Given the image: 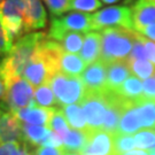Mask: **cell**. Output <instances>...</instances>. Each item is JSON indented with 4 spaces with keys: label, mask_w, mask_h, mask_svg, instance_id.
I'll use <instances>...</instances> for the list:
<instances>
[{
    "label": "cell",
    "mask_w": 155,
    "mask_h": 155,
    "mask_svg": "<svg viewBox=\"0 0 155 155\" xmlns=\"http://www.w3.org/2000/svg\"><path fill=\"white\" fill-rule=\"evenodd\" d=\"M46 37L45 32H31L22 36L14 43L11 52L0 61V75L5 83L22 76L24 68Z\"/></svg>",
    "instance_id": "2"
},
{
    "label": "cell",
    "mask_w": 155,
    "mask_h": 155,
    "mask_svg": "<svg viewBox=\"0 0 155 155\" xmlns=\"http://www.w3.org/2000/svg\"><path fill=\"white\" fill-rule=\"evenodd\" d=\"M141 130H155V100L143 98L136 102Z\"/></svg>",
    "instance_id": "19"
},
{
    "label": "cell",
    "mask_w": 155,
    "mask_h": 155,
    "mask_svg": "<svg viewBox=\"0 0 155 155\" xmlns=\"http://www.w3.org/2000/svg\"><path fill=\"white\" fill-rule=\"evenodd\" d=\"M90 133L76 129H70L69 132L63 137V148L66 152L83 153L84 148L89 143Z\"/></svg>",
    "instance_id": "23"
},
{
    "label": "cell",
    "mask_w": 155,
    "mask_h": 155,
    "mask_svg": "<svg viewBox=\"0 0 155 155\" xmlns=\"http://www.w3.org/2000/svg\"><path fill=\"white\" fill-rule=\"evenodd\" d=\"M83 155H90V154H83Z\"/></svg>",
    "instance_id": "50"
},
{
    "label": "cell",
    "mask_w": 155,
    "mask_h": 155,
    "mask_svg": "<svg viewBox=\"0 0 155 155\" xmlns=\"http://www.w3.org/2000/svg\"><path fill=\"white\" fill-rule=\"evenodd\" d=\"M84 38H85V35L81 32H68L63 35L61 38L58 40V43L61 44L66 52L77 54L82 50Z\"/></svg>",
    "instance_id": "27"
},
{
    "label": "cell",
    "mask_w": 155,
    "mask_h": 155,
    "mask_svg": "<svg viewBox=\"0 0 155 155\" xmlns=\"http://www.w3.org/2000/svg\"><path fill=\"white\" fill-rule=\"evenodd\" d=\"M79 55L87 66L99 60L101 55V33L98 31H90L85 33Z\"/></svg>",
    "instance_id": "17"
},
{
    "label": "cell",
    "mask_w": 155,
    "mask_h": 155,
    "mask_svg": "<svg viewBox=\"0 0 155 155\" xmlns=\"http://www.w3.org/2000/svg\"><path fill=\"white\" fill-rule=\"evenodd\" d=\"M33 104L38 107L44 108H54L58 105L55 94L51 87L50 83L40 85L33 92Z\"/></svg>",
    "instance_id": "25"
},
{
    "label": "cell",
    "mask_w": 155,
    "mask_h": 155,
    "mask_svg": "<svg viewBox=\"0 0 155 155\" xmlns=\"http://www.w3.org/2000/svg\"><path fill=\"white\" fill-rule=\"evenodd\" d=\"M66 153L64 148H55V147H45L39 146L37 147L33 154L35 155H63Z\"/></svg>",
    "instance_id": "38"
},
{
    "label": "cell",
    "mask_w": 155,
    "mask_h": 155,
    "mask_svg": "<svg viewBox=\"0 0 155 155\" xmlns=\"http://www.w3.org/2000/svg\"><path fill=\"white\" fill-rule=\"evenodd\" d=\"M127 60H148L145 46L143 44V41H141V39H140V35L138 32H136L132 51H131Z\"/></svg>",
    "instance_id": "33"
},
{
    "label": "cell",
    "mask_w": 155,
    "mask_h": 155,
    "mask_svg": "<svg viewBox=\"0 0 155 155\" xmlns=\"http://www.w3.org/2000/svg\"><path fill=\"white\" fill-rule=\"evenodd\" d=\"M133 136L136 140V147L138 150L155 152V130L144 129Z\"/></svg>",
    "instance_id": "29"
},
{
    "label": "cell",
    "mask_w": 155,
    "mask_h": 155,
    "mask_svg": "<svg viewBox=\"0 0 155 155\" xmlns=\"http://www.w3.org/2000/svg\"><path fill=\"white\" fill-rule=\"evenodd\" d=\"M13 45H14V41L9 38L6 29L4 28L2 23L0 21V58L4 59L11 52Z\"/></svg>",
    "instance_id": "34"
},
{
    "label": "cell",
    "mask_w": 155,
    "mask_h": 155,
    "mask_svg": "<svg viewBox=\"0 0 155 155\" xmlns=\"http://www.w3.org/2000/svg\"><path fill=\"white\" fill-rule=\"evenodd\" d=\"M50 129L52 131L56 132L59 136H61L62 139L66 136L67 133L69 132V124L67 122V118L63 114L62 108H54V111L52 114L50 121Z\"/></svg>",
    "instance_id": "28"
},
{
    "label": "cell",
    "mask_w": 155,
    "mask_h": 155,
    "mask_svg": "<svg viewBox=\"0 0 155 155\" xmlns=\"http://www.w3.org/2000/svg\"><path fill=\"white\" fill-rule=\"evenodd\" d=\"M17 141H12V143H6L0 146V155H12L14 145Z\"/></svg>",
    "instance_id": "40"
},
{
    "label": "cell",
    "mask_w": 155,
    "mask_h": 155,
    "mask_svg": "<svg viewBox=\"0 0 155 155\" xmlns=\"http://www.w3.org/2000/svg\"><path fill=\"white\" fill-rule=\"evenodd\" d=\"M5 94H6V86H5V82H4V79L1 77V75H0V99L2 100L5 98Z\"/></svg>",
    "instance_id": "42"
},
{
    "label": "cell",
    "mask_w": 155,
    "mask_h": 155,
    "mask_svg": "<svg viewBox=\"0 0 155 155\" xmlns=\"http://www.w3.org/2000/svg\"><path fill=\"white\" fill-rule=\"evenodd\" d=\"M23 130V143L31 145L33 147H39L45 141V139L51 133L50 127H41V125H33L22 122Z\"/></svg>",
    "instance_id": "22"
},
{
    "label": "cell",
    "mask_w": 155,
    "mask_h": 155,
    "mask_svg": "<svg viewBox=\"0 0 155 155\" xmlns=\"http://www.w3.org/2000/svg\"><path fill=\"white\" fill-rule=\"evenodd\" d=\"M0 21L14 41L24 33V1L23 0H4L0 4Z\"/></svg>",
    "instance_id": "9"
},
{
    "label": "cell",
    "mask_w": 155,
    "mask_h": 155,
    "mask_svg": "<svg viewBox=\"0 0 155 155\" xmlns=\"http://www.w3.org/2000/svg\"><path fill=\"white\" fill-rule=\"evenodd\" d=\"M50 85L58 100V105L79 104L86 94V89L81 76H69L59 71L51 78Z\"/></svg>",
    "instance_id": "4"
},
{
    "label": "cell",
    "mask_w": 155,
    "mask_h": 155,
    "mask_svg": "<svg viewBox=\"0 0 155 155\" xmlns=\"http://www.w3.org/2000/svg\"><path fill=\"white\" fill-rule=\"evenodd\" d=\"M23 143L22 122L0 105V143Z\"/></svg>",
    "instance_id": "10"
},
{
    "label": "cell",
    "mask_w": 155,
    "mask_h": 155,
    "mask_svg": "<svg viewBox=\"0 0 155 155\" xmlns=\"http://www.w3.org/2000/svg\"><path fill=\"white\" fill-rule=\"evenodd\" d=\"M63 155H83V153H78V152H66Z\"/></svg>",
    "instance_id": "44"
},
{
    "label": "cell",
    "mask_w": 155,
    "mask_h": 155,
    "mask_svg": "<svg viewBox=\"0 0 155 155\" xmlns=\"http://www.w3.org/2000/svg\"><path fill=\"white\" fill-rule=\"evenodd\" d=\"M0 144H1V143H0ZM0 146H1V145H0Z\"/></svg>",
    "instance_id": "51"
},
{
    "label": "cell",
    "mask_w": 155,
    "mask_h": 155,
    "mask_svg": "<svg viewBox=\"0 0 155 155\" xmlns=\"http://www.w3.org/2000/svg\"><path fill=\"white\" fill-rule=\"evenodd\" d=\"M25 155H33V154H31V153H27Z\"/></svg>",
    "instance_id": "48"
},
{
    "label": "cell",
    "mask_w": 155,
    "mask_h": 155,
    "mask_svg": "<svg viewBox=\"0 0 155 155\" xmlns=\"http://www.w3.org/2000/svg\"><path fill=\"white\" fill-rule=\"evenodd\" d=\"M92 30L102 31L108 28H122L134 31L132 9L127 6H110L91 14Z\"/></svg>",
    "instance_id": "5"
},
{
    "label": "cell",
    "mask_w": 155,
    "mask_h": 155,
    "mask_svg": "<svg viewBox=\"0 0 155 155\" xmlns=\"http://www.w3.org/2000/svg\"><path fill=\"white\" fill-rule=\"evenodd\" d=\"M101 55L106 63L127 61L132 51L136 31L122 28H108L101 31Z\"/></svg>",
    "instance_id": "3"
},
{
    "label": "cell",
    "mask_w": 155,
    "mask_h": 155,
    "mask_svg": "<svg viewBox=\"0 0 155 155\" xmlns=\"http://www.w3.org/2000/svg\"><path fill=\"white\" fill-rule=\"evenodd\" d=\"M114 148L116 155L124 154L127 152L137 148L136 140L133 134H124V133H114Z\"/></svg>",
    "instance_id": "30"
},
{
    "label": "cell",
    "mask_w": 155,
    "mask_h": 155,
    "mask_svg": "<svg viewBox=\"0 0 155 155\" xmlns=\"http://www.w3.org/2000/svg\"><path fill=\"white\" fill-rule=\"evenodd\" d=\"M140 35V33H139ZM140 39L143 41V44L145 46V50H146V54H147V59L150 60L153 64L155 66V43L152 41L150 39H147L146 37L140 35Z\"/></svg>",
    "instance_id": "37"
},
{
    "label": "cell",
    "mask_w": 155,
    "mask_h": 155,
    "mask_svg": "<svg viewBox=\"0 0 155 155\" xmlns=\"http://www.w3.org/2000/svg\"><path fill=\"white\" fill-rule=\"evenodd\" d=\"M47 6L52 17L61 16L66 12H69L70 0H43Z\"/></svg>",
    "instance_id": "32"
},
{
    "label": "cell",
    "mask_w": 155,
    "mask_h": 155,
    "mask_svg": "<svg viewBox=\"0 0 155 155\" xmlns=\"http://www.w3.org/2000/svg\"><path fill=\"white\" fill-rule=\"evenodd\" d=\"M138 33H140L141 36H144V37H146L147 39H150V40H152V41L155 43V23L152 24V25L146 27V28L143 29L141 31H139Z\"/></svg>",
    "instance_id": "39"
},
{
    "label": "cell",
    "mask_w": 155,
    "mask_h": 155,
    "mask_svg": "<svg viewBox=\"0 0 155 155\" xmlns=\"http://www.w3.org/2000/svg\"><path fill=\"white\" fill-rule=\"evenodd\" d=\"M6 94L0 105L5 109L15 111L22 108L35 106L33 104V86L25 78L15 77L5 83Z\"/></svg>",
    "instance_id": "7"
},
{
    "label": "cell",
    "mask_w": 155,
    "mask_h": 155,
    "mask_svg": "<svg viewBox=\"0 0 155 155\" xmlns=\"http://www.w3.org/2000/svg\"><path fill=\"white\" fill-rule=\"evenodd\" d=\"M54 108H44V107L32 106V107L22 108L12 113L23 123L50 127V121Z\"/></svg>",
    "instance_id": "14"
},
{
    "label": "cell",
    "mask_w": 155,
    "mask_h": 155,
    "mask_svg": "<svg viewBox=\"0 0 155 155\" xmlns=\"http://www.w3.org/2000/svg\"><path fill=\"white\" fill-rule=\"evenodd\" d=\"M133 76L139 79H147L155 76V66L150 60H127Z\"/></svg>",
    "instance_id": "26"
},
{
    "label": "cell",
    "mask_w": 155,
    "mask_h": 155,
    "mask_svg": "<svg viewBox=\"0 0 155 155\" xmlns=\"http://www.w3.org/2000/svg\"><path fill=\"white\" fill-rule=\"evenodd\" d=\"M147 1H152V2H155V0H147Z\"/></svg>",
    "instance_id": "47"
},
{
    "label": "cell",
    "mask_w": 155,
    "mask_h": 155,
    "mask_svg": "<svg viewBox=\"0 0 155 155\" xmlns=\"http://www.w3.org/2000/svg\"><path fill=\"white\" fill-rule=\"evenodd\" d=\"M92 30V16L89 13L71 12L67 15L52 17L48 38L58 41L68 32L87 33Z\"/></svg>",
    "instance_id": "6"
},
{
    "label": "cell",
    "mask_w": 155,
    "mask_h": 155,
    "mask_svg": "<svg viewBox=\"0 0 155 155\" xmlns=\"http://www.w3.org/2000/svg\"><path fill=\"white\" fill-rule=\"evenodd\" d=\"M63 52L60 43L45 39L24 68L22 77L36 87L50 83L51 78L60 71V58Z\"/></svg>",
    "instance_id": "1"
},
{
    "label": "cell",
    "mask_w": 155,
    "mask_h": 155,
    "mask_svg": "<svg viewBox=\"0 0 155 155\" xmlns=\"http://www.w3.org/2000/svg\"><path fill=\"white\" fill-rule=\"evenodd\" d=\"M102 7V2L100 0H70L69 11L81 12V13H91L98 12Z\"/></svg>",
    "instance_id": "31"
},
{
    "label": "cell",
    "mask_w": 155,
    "mask_h": 155,
    "mask_svg": "<svg viewBox=\"0 0 155 155\" xmlns=\"http://www.w3.org/2000/svg\"><path fill=\"white\" fill-rule=\"evenodd\" d=\"M83 154L90 155H116L114 148V134L104 130H97L90 133L89 143Z\"/></svg>",
    "instance_id": "13"
},
{
    "label": "cell",
    "mask_w": 155,
    "mask_h": 155,
    "mask_svg": "<svg viewBox=\"0 0 155 155\" xmlns=\"http://www.w3.org/2000/svg\"><path fill=\"white\" fill-rule=\"evenodd\" d=\"M133 0H123V2L125 4V5H127V4H130V2H132Z\"/></svg>",
    "instance_id": "45"
},
{
    "label": "cell",
    "mask_w": 155,
    "mask_h": 155,
    "mask_svg": "<svg viewBox=\"0 0 155 155\" xmlns=\"http://www.w3.org/2000/svg\"><path fill=\"white\" fill-rule=\"evenodd\" d=\"M141 130L138 113L136 109V102H133L124 110L118 124L117 132L124 134H136Z\"/></svg>",
    "instance_id": "21"
},
{
    "label": "cell",
    "mask_w": 155,
    "mask_h": 155,
    "mask_svg": "<svg viewBox=\"0 0 155 155\" xmlns=\"http://www.w3.org/2000/svg\"><path fill=\"white\" fill-rule=\"evenodd\" d=\"M150 155H155V152H150Z\"/></svg>",
    "instance_id": "46"
},
{
    "label": "cell",
    "mask_w": 155,
    "mask_h": 155,
    "mask_svg": "<svg viewBox=\"0 0 155 155\" xmlns=\"http://www.w3.org/2000/svg\"><path fill=\"white\" fill-rule=\"evenodd\" d=\"M131 9L136 32H139L146 27L155 23V2L147 0H138Z\"/></svg>",
    "instance_id": "15"
},
{
    "label": "cell",
    "mask_w": 155,
    "mask_h": 155,
    "mask_svg": "<svg viewBox=\"0 0 155 155\" xmlns=\"http://www.w3.org/2000/svg\"><path fill=\"white\" fill-rule=\"evenodd\" d=\"M63 114L67 118V122L69 124V127L76 130H81V131H86L89 132V127L84 116L83 109L79 104H74V105H68L61 107Z\"/></svg>",
    "instance_id": "24"
},
{
    "label": "cell",
    "mask_w": 155,
    "mask_h": 155,
    "mask_svg": "<svg viewBox=\"0 0 155 155\" xmlns=\"http://www.w3.org/2000/svg\"><path fill=\"white\" fill-rule=\"evenodd\" d=\"M117 93L124 100L137 102L138 100L144 98V90H143V82L138 77L131 75L127 81L116 90L113 91Z\"/></svg>",
    "instance_id": "18"
},
{
    "label": "cell",
    "mask_w": 155,
    "mask_h": 155,
    "mask_svg": "<svg viewBox=\"0 0 155 155\" xmlns=\"http://www.w3.org/2000/svg\"><path fill=\"white\" fill-rule=\"evenodd\" d=\"M121 155H150V152L147 150H132L130 152H127L124 154Z\"/></svg>",
    "instance_id": "41"
},
{
    "label": "cell",
    "mask_w": 155,
    "mask_h": 155,
    "mask_svg": "<svg viewBox=\"0 0 155 155\" xmlns=\"http://www.w3.org/2000/svg\"><path fill=\"white\" fill-rule=\"evenodd\" d=\"M24 1V33L45 28L47 14L41 0H23Z\"/></svg>",
    "instance_id": "12"
},
{
    "label": "cell",
    "mask_w": 155,
    "mask_h": 155,
    "mask_svg": "<svg viewBox=\"0 0 155 155\" xmlns=\"http://www.w3.org/2000/svg\"><path fill=\"white\" fill-rule=\"evenodd\" d=\"M87 64L84 62L81 55L63 52L60 58V71L69 76H81L86 69Z\"/></svg>",
    "instance_id": "20"
},
{
    "label": "cell",
    "mask_w": 155,
    "mask_h": 155,
    "mask_svg": "<svg viewBox=\"0 0 155 155\" xmlns=\"http://www.w3.org/2000/svg\"><path fill=\"white\" fill-rule=\"evenodd\" d=\"M79 105L83 109L90 133L97 130H102L106 111L108 107V99L106 91L86 92Z\"/></svg>",
    "instance_id": "8"
},
{
    "label": "cell",
    "mask_w": 155,
    "mask_h": 155,
    "mask_svg": "<svg viewBox=\"0 0 155 155\" xmlns=\"http://www.w3.org/2000/svg\"><path fill=\"white\" fill-rule=\"evenodd\" d=\"M143 90L145 98L155 100V76L145 79L143 82Z\"/></svg>",
    "instance_id": "36"
},
{
    "label": "cell",
    "mask_w": 155,
    "mask_h": 155,
    "mask_svg": "<svg viewBox=\"0 0 155 155\" xmlns=\"http://www.w3.org/2000/svg\"><path fill=\"white\" fill-rule=\"evenodd\" d=\"M132 74L130 70L129 62L116 61L107 63V84L106 90L116 91Z\"/></svg>",
    "instance_id": "16"
},
{
    "label": "cell",
    "mask_w": 155,
    "mask_h": 155,
    "mask_svg": "<svg viewBox=\"0 0 155 155\" xmlns=\"http://www.w3.org/2000/svg\"><path fill=\"white\" fill-rule=\"evenodd\" d=\"M102 4H108V5H113V4H116L120 0H100Z\"/></svg>",
    "instance_id": "43"
},
{
    "label": "cell",
    "mask_w": 155,
    "mask_h": 155,
    "mask_svg": "<svg viewBox=\"0 0 155 155\" xmlns=\"http://www.w3.org/2000/svg\"><path fill=\"white\" fill-rule=\"evenodd\" d=\"M2 1H4V0H0V4H1V2H2Z\"/></svg>",
    "instance_id": "49"
},
{
    "label": "cell",
    "mask_w": 155,
    "mask_h": 155,
    "mask_svg": "<svg viewBox=\"0 0 155 155\" xmlns=\"http://www.w3.org/2000/svg\"><path fill=\"white\" fill-rule=\"evenodd\" d=\"M86 92H104L107 84V63L99 59L91 63L81 75Z\"/></svg>",
    "instance_id": "11"
},
{
    "label": "cell",
    "mask_w": 155,
    "mask_h": 155,
    "mask_svg": "<svg viewBox=\"0 0 155 155\" xmlns=\"http://www.w3.org/2000/svg\"><path fill=\"white\" fill-rule=\"evenodd\" d=\"M45 147H55V148H63V139L61 136H59L54 131H51L48 137L45 139V141L41 144Z\"/></svg>",
    "instance_id": "35"
}]
</instances>
